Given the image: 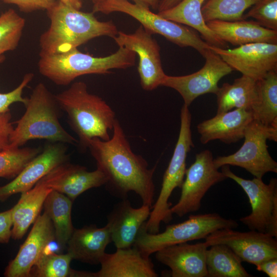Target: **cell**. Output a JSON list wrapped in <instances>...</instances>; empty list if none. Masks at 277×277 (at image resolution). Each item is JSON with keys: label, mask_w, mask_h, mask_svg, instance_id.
<instances>
[{"label": "cell", "mask_w": 277, "mask_h": 277, "mask_svg": "<svg viewBox=\"0 0 277 277\" xmlns=\"http://www.w3.org/2000/svg\"><path fill=\"white\" fill-rule=\"evenodd\" d=\"M112 130L108 140L93 138L88 146L97 168L107 179V190L121 200L127 199L129 192H134L143 204L152 208L155 192L153 177L156 166L149 168L145 159L132 151L116 118Z\"/></svg>", "instance_id": "1"}, {"label": "cell", "mask_w": 277, "mask_h": 277, "mask_svg": "<svg viewBox=\"0 0 277 277\" xmlns=\"http://www.w3.org/2000/svg\"><path fill=\"white\" fill-rule=\"evenodd\" d=\"M47 11L50 24L40 37L39 55L66 52L97 37L113 38L118 32L112 21H100L93 13L81 11L60 1Z\"/></svg>", "instance_id": "2"}, {"label": "cell", "mask_w": 277, "mask_h": 277, "mask_svg": "<svg viewBox=\"0 0 277 277\" xmlns=\"http://www.w3.org/2000/svg\"><path fill=\"white\" fill-rule=\"evenodd\" d=\"M66 114L68 123L78 136L80 147L86 150L93 138L104 141L110 137L116 120L114 111L101 97L90 93L83 82L73 83L65 91L55 95Z\"/></svg>", "instance_id": "3"}, {"label": "cell", "mask_w": 277, "mask_h": 277, "mask_svg": "<svg viewBox=\"0 0 277 277\" xmlns=\"http://www.w3.org/2000/svg\"><path fill=\"white\" fill-rule=\"evenodd\" d=\"M24 105L25 112L15 122L17 125L10 135L9 148H19L35 139L71 145L78 143L61 125V109L55 95L43 83L36 85Z\"/></svg>", "instance_id": "4"}, {"label": "cell", "mask_w": 277, "mask_h": 277, "mask_svg": "<svg viewBox=\"0 0 277 277\" xmlns=\"http://www.w3.org/2000/svg\"><path fill=\"white\" fill-rule=\"evenodd\" d=\"M136 55L121 47L105 57H94L74 48L62 53L39 55L38 70L54 84L66 86L83 75L106 74L111 69L131 67L135 64Z\"/></svg>", "instance_id": "5"}, {"label": "cell", "mask_w": 277, "mask_h": 277, "mask_svg": "<svg viewBox=\"0 0 277 277\" xmlns=\"http://www.w3.org/2000/svg\"><path fill=\"white\" fill-rule=\"evenodd\" d=\"M181 126L178 140L173 155L163 177L160 194L152 206L145 228L150 233L159 232L161 222L172 220L169 199L174 189L181 188L186 170V157L194 145L191 131V114L189 107L184 105L181 110Z\"/></svg>", "instance_id": "6"}, {"label": "cell", "mask_w": 277, "mask_h": 277, "mask_svg": "<svg viewBox=\"0 0 277 277\" xmlns=\"http://www.w3.org/2000/svg\"><path fill=\"white\" fill-rule=\"evenodd\" d=\"M145 223L133 246L147 257L166 247L205 239L217 230L239 226L236 221L225 219L216 213L191 214L182 222L167 225L161 233L148 232Z\"/></svg>", "instance_id": "7"}, {"label": "cell", "mask_w": 277, "mask_h": 277, "mask_svg": "<svg viewBox=\"0 0 277 277\" xmlns=\"http://www.w3.org/2000/svg\"><path fill=\"white\" fill-rule=\"evenodd\" d=\"M114 12L126 13L140 23L144 29L153 34H159L181 47L195 49L203 57L210 49L206 42L192 28L161 17L146 5L128 0H105L93 4V13L108 14Z\"/></svg>", "instance_id": "8"}, {"label": "cell", "mask_w": 277, "mask_h": 277, "mask_svg": "<svg viewBox=\"0 0 277 277\" xmlns=\"http://www.w3.org/2000/svg\"><path fill=\"white\" fill-rule=\"evenodd\" d=\"M244 138L243 144L235 153L213 159L215 167L238 166L261 179L268 172L277 173V162L269 154L267 144V140L277 141V128L253 120L245 129Z\"/></svg>", "instance_id": "9"}, {"label": "cell", "mask_w": 277, "mask_h": 277, "mask_svg": "<svg viewBox=\"0 0 277 277\" xmlns=\"http://www.w3.org/2000/svg\"><path fill=\"white\" fill-rule=\"evenodd\" d=\"M222 172L244 190L251 205V212L241 217L240 222L250 230L267 233L277 237V180L271 178L268 184L261 179L247 180L231 171L229 165L221 167Z\"/></svg>", "instance_id": "10"}, {"label": "cell", "mask_w": 277, "mask_h": 277, "mask_svg": "<svg viewBox=\"0 0 277 277\" xmlns=\"http://www.w3.org/2000/svg\"><path fill=\"white\" fill-rule=\"evenodd\" d=\"M185 177L180 197L170 208L172 213L179 217L198 211L208 190L227 179L214 166L212 154L209 150L196 154L194 163L186 169Z\"/></svg>", "instance_id": "11"}, {"label": "cell", "mask_w": 277, "mask_h": 277, "mask_svg": "<svg viewBox=\"0 0 277 277\" xmlns=\"http://www.w3.org/2000/svg\"><path fill=\"white\" fill-rule=\"evenodd\" d=\"M204 57L205 64L197 71L183 76L166 75L161 85L177 91L182 96L184 105L188 107L200 95L207 93L215 94L219 88L220 80L233 71L210 49Z\"/></svg>", "instance_id": "12"}, {"label": "cell", "mask_w": 277, "mask_h": 277, "mask_svg": "<svg viewBox=\"0 0 277 277\" xmlns=\"http://www.w3.org/2000/svg\"><path fill=\"white\" fill-rule=\"evenodd\" d=\"M113 38L119 47L138 55L137 70L143 89L151 91L161 86L166 74L162 66L160 46L151 33L141 25L133 33L118 31Z\"/></svg>", "instance_id": "13"}, {"label": "cell", "mask_w": 277, "mask_h": 277, "mask_svg": "<svg viewBox=\"0 0 277 277\" xmlns=\"http://www.w3.org/2000/svg\"><path fill=\"white\" fill-rule=\"evenodd\" d=\"M205 239L208 247L217 244L226 245L242 262L255 266L264 261L277 258L276 238L267 233L254 230L243 232L224 228L212 232Z\"/></svg>", "instance_id": "14"}, {"label": "cell", "mask_w": 277, "mask_h": 277, "mask_svg": "<svg viewBox=\"0 0 277 277\" xmlns=\"http://www.w3.org/2000/svg\"><path fill=\"white\" fill-rule=\"evenodd\" d=\"M232 69L258 81L277 70V44L254 43L233 49L210 46Z\"/></svg>", "instance_id": "15"}, {"label": "cell", "mask_w": 277, "mask_h": 277, "mask_svg": "<svg viewBox=\"0 0 277 277\" xmlns=\"http://www.w3.org/2000/svg\"><path fill=\"white\" fill-rule=\"evenodd\" d=\"M68 160L67 148L63 143L47 145L12 181L0 187V201L30 190L52 169Z\"/></svg>", "instance_id": "16"}, {"label": "cell", "mask_w": 277, "mask_h": 277, "mask_svg": "<svg viewBox=\"0 0 277 277\" xmlns=\"http://www.w3.org/2000/svg\"><path fill=\"white\" fill-rule=\"evenodd\" d=\"M54 240L52 222L45 213L39 215L24 243L14 259L5 268L6 277H30L31 270Z\"/></svg>", "instance_id": "17"}, {"label": "cell", "mask_w": 277, "mask_h": 277, "mask_svg": "<svg viewBox=\"0 0 277 277\" xmlns=\"http://www.w3.org/2000/svg\"><path fill=\"white\" fill-rule=\"evenodd\" d=\"M39 181L73 201L86 191L105 185L107 179L97 168L89 171L84 166L67 161L56 167Z\"/></svg>", "instance_id": "18"}, {"label": "cell", "mask_w": 277, "mask_h": 277, "mask_svg": "<svg viewBox=\"0 0 277 277\" xmlns=\"http://www.w3.org/2000/svg\"><path fill=\"white\" fill-rule=\"evenodd\" d=\"M208 247L205 242L180 243L157 251L155 258L170 269L172 277H208L206 262Z\"/></svg>", "instance_id": "19"}, {"label": "cell", "mask_w": 277, "mask_h": 277, "mask_svg": "<svg viewBox=\"0 0 277 277\" xmlns=\"http://www.w3.org/2000/svg\"><path fill=\"white\" fill-rule=\"evenodd\" d=\"M114 205L107 216V223L112 242L116 248L134 245L139 232L150 215L151 207L144 205L134 208L127 199Z\"/></svg>", "instance_id": "20"}, {"label": "cell", "mask_w": 277, "mask_h": 277, "mask_svg": "<svg viewBox=\"0 0 277 277\" xmlns=\"http://www.w3.org/2000/svg\"><path fill=\"white\" fill-rule=\"evenodd\" d=\"M100 264L101 269L92 272V277H157L150 259L134 246L116 248L112 253H105Z\"/></svg>", "instance_id": "21"}, {"label": "cell", "mask_w": 277, "mask_h": 277, "mask_svg": "<svg viewBox=\"0 0 277 277\" xmlns=\"http://www.w3.org/2000/svg\"><path fill=\"white\" fill-rule=\"evenodd\" d=\"M253 120L252 112L242 108L216 113L197 125L200 142L206 144L219 140L226 144L235 143L244 138L245 129Z\"/></svg>", "instance_id": "22"}, {"label": "cell", "mask_w": 277, "mask_h": 277, "mask_svg": "<svg viewBox=\"0 0 277 277\" xmlns=\"http://www.w3.org/2000/svg\"><path fill=\"white\" fill-rule=\"evenodd\" d=\"M112 242L108 226L95 225L74 229L67 244V253L72 260L90 264H100L105 249Z\"/></svg>", "instance_id": "23"}, {"label": "cell", "mask_w": 277, "mask_h": 277, "mask_svg": "<svg viewBox=\"0 0 277 277\" xmlns=\"http://www.w3.org/2000/svg\"><path fill=\"white\" fill-rule=\"evenodd\" d=\"M206 24L221 40L233 46L254 43L277 44V31L264 28L254 21L216 19Z\"/></svg>", "instance_id": "24"}, {"label": "cell", "mask_w": 277, "mask_h": 277, "mask_svg": "<svg viewBox=\"0 0 277 277\" xmlns=\"http://www.w3.org/2000/svg\"><path fill=\"white\" fill-rule=\"evenodd\" d=\"M52 190L39 181L31 189L22 193L18 202L12 208L11 238L19 240L23 237L39 215L46 197Z\"/></svg>", "instance_id": "25"}, {"label": "cell", "mask_w": 277, "mask_h": 277, "mask_svg": "<svg viewBox=\"0 0 277 277\" xmlns=\"http://www.w3.org/2000/svg\"><path fill=\"white\" fill-rule=\"evenodd\" d=\"M215 95L216 113L237 108L253 112L258 103L257 81L242 75L235 79L232 84L224 83Z\"/></svg>", "instance_id": "26"}, {"label": "cell", "mask_w": 277, "mask_h": 277, "mask_svg": "<svg viewBox=\"0 0 277 277\" xmlns=\"http://www.w3.org/2000/svg\"><path fill=\"white\" fill-rule=\"evenodd\" d=\"M205 0H181L173 7L159 12L161 17L190 27L199 32L204 40L211 46L225 48L221 40L204 21L202 8Z\"/></svg>", "instance_id": "27"}, {"label": "cell", "mask_w": 277, "mask_h": 277, "mask_svg": "<svg viewBox=\"0 0 277 277\" xmlns=\"http://www.w3.org/2000/svg\"><path fill=\"white\" fill-rule=\"evenodd\" d=\"M72 201L65 194L52 190L43 205L44 212L51 220L54 231V240L58 246H67L74 228L71 220Z\"/></svg>", "instance_id": "28"}, {"label": "cell", "mask_w": 277, "mask_h": 277, "mask_svg": "<svg viewBox=\"0 0 277 277\" xmlns=\"http://www.w3.org/2000/svg\"><path fill=\"white\" fill-rule=\"evenodd\" d=\"M206 253L208 277H250L242 260L226 245L214 244Z\"/></svg>", "instance_id": "29"}, {"label": "cell", "mask_w": 277, "mask_h": 277, "mask_svg": "<svg viewBox=\"0 0 277 277\" xmlns=\"http://www.w3.org/2000/svg\"><path fill=\"white\" fill-rule=\"evenodd\" d=\"M258 103L253 111V120L277 128V70L257 81Z\"/></svg>", "instance_id": "30"}, {"label": "cell", "mask_w": 277, "mask_h": 277, "mask_svg": "<svg viewBox=\"0 0 277 277\" xmlns=\"http://www.w3.org/2000/svg\"><path fill=\"white\" fill-rule=\"evenodd\" d=\"M259 0H208L202 13L206 22L212 20L235 21L244 19L245 11Z\"/></svg>", "instance_id": "31"}, {"label": "cell", "mask_w": 277, "mask_h": 277, "mask_svg": "<svg viewBox=\"0 0 277 277\" xmlns=\"http://www.w3.org/2000/svg\"><path fill=\"white\" fill-rule=\"evenodd\" d=\"M72 260V259L68 253H44L31 269L30 276H77V271L71 269L70 267Z\"/></svg>", "instance_id": "32"}, {"label": "cell", "mask_w": 277, "mask_h": 277, "mask_svg": "<svg viewBox=\"0 0 277 277\" xmlns=\"http://www.w3.org/2000/svg\"><path fill=\"white\" fill-rule=\"evenodd\" d=\"M39 148H8L0 151V177H15L40 152Z\"/></svg>", "instance_id": "33"}, {"label": "cell", "mask_w": 277, "mask_h": 277, "mask_svg": "<svg viewBox=\"0 0 277 277\" xmlns=\"http://www.w3.org/2000/svg\"><path fill=\"white\" fill-rule=\"evenodd\" d=\"M25 21L13 9L0 15V55L14 50L21 38Z\"/></svg>", "instance_id": "34"}, {"label": "cell", "mask_w": 277, "mask_h": 277, "mask_svg": "<svg viewBox=\"0 0 277 277\" xmlns=\"http://www.w3.org/2000/svg\"><path fill=\"white\" fill-rule=\"evenodd\" d=\"M251 7L244 19L253 18L262 27L277 31V0H259Z\"/></svg>", "instance_id": "35"}, {"label": "cell", "mask_w": 277, "mask_h": 277, "mask_svg": "<svg viewBox=\"0 0 277 277\" xmlns=\"http://www.w3.org/2000/svg\"><path fill=\"white\" fill-rule=\"evenodd\" d=\"M5 58L3 55H0V64L5 60ZM33 77L32 73H27L16 88L7 93H0V113L9 111V106L14 103L20 102L24 105L26 104L27 98L23 97V92Z\"/></svg>", "instance_id": "36"}, {"label": "cell", "mask_w": 277, "mask_h": 277, "mask_svg": "<svg viewBox=\"0 0 277 277\" xmlns=\"http://www.w3.org/2000/svg\"><path fill=\"white\" fill-rule=\"evenodd\" d=\"M3 3L14 4L21 11L31 12L36 10H48L55 5L57 0H1Z\"/></svg>", "instance_id": "37"}, {"label": "cell", "mask_w": 277, "mask_h": 277, "mask_svg": "<svg viewBox=\"0 0 277 277\" xmlns=\"http://www.w3.org/2000/svg\"><path fill=\"white\" fill-rule=\"evenodd\" d=\"M10 111L0 113V151L9 147V137L14 128Z\"/></svg>", "instance_id": "38"}, {"label": "cell", "mask_w": 277, "mask_h": 277, "mask_svg": "<svg viewBox=\"0 0 277 277\" xmlns=\"http://www.w3.org/2000/svg\"><path fill=\"white\" fill-rule=\"evenodd\" d=\"M12 209L0 212V243H7L11 238Z\"/></svg>", "instance_id": "39"}, {"label": "cell", "mask_w": 277, "mask_h": 277, "mask_svg": "<svg viewBox=\"0 0 277 277\" xmlns=\"http://www.w3.org/2000/svg\"><path fill=\"white\" fill-rule=\"evenodd\" d=\"M255 266L258 271L264 272L269 277L277 276V258L264 261Z\"/></svg>", "instance_id": "40"}, {"label": "cell", "mask_w": 277, "mask_h": 277, "mask_svg": "<svg viewBox=\"0 0 277 277\" xmlns=\"http://www.w3.org/2000/svg\"><path fill=\"white\" fill-rule=\"evenodd\" d=\"M105 0H92L93 4L101 2ZM134 3H140L153 9H157L161 0H132Z\"/></svg>", "instance_id": "41"}, {"label": "cell", "mask_w": 277, "mask_h": 277, "mask_svg": "<svg viewBox=\"0 0 277 277\" xmlns=\"http://www.w3.org/2000/svg\"><path fill=\"white\" fill-rule=\"evenodd\" d=\"M181 0H161L157 10L161 12L171 8L179 3Z\"/></svg>", "instance_id": "42"}, {"label": "cell", "mask_w": 277, "mask_h": 277, "mask_svg": "<svg viewBox=\"0 0 277 277\" xmlns=\"http://www.w3.org/2000/svg\"><path fill=\"white\" fill-rule=\"evenodd\" d=\"M64 5L73 8L74 9L80 10L82 6V2L81 0H59Z\"/></svg>", "instance_id": "43"}, {"label": "cell", "mask_w": 277, "mask_h": 277, "mask_svg": "<svg viewBox=\"0 0 277 277\" xmlns=\"http://www.w3.org/2000/svg\"><path fill=\"white\" fill-rule=\"evenodd\" d=\"M81 1H82V0H81Z\"/></svg>", "instance_id": "44"}]
</instances>
